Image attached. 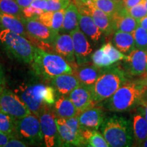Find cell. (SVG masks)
<instances>
[{"instance_id": "cell-1", "label": "cell", "mask_w": 147, "mask_h": 147, "mask_svg": "<svg viewBox=\"0 0 147 147\" xmlns=\"http://www.w3.org/2000/svg\"><path fill=\"white\" fill-rule=\"evenodd\" d=\"M144 94V89L141 80L127 81L106 100V107L110 111H128L139 105Z\"/></svg>"}, {"instance_id": "cell-2", "label": "cell", "mask_w": 147, "mask_h": 147, "mask_svg": "<svg viewBox=\"0 0 147 147\" xmlns=\"http://www.w3.org/2000/svg\"><path fill=\"white\" fill-rule=\"evenodd\" d=\"M32 67L37 74L52 79L63 74H73L70 64L59 54L46 52L40 47H35Z\"/></svg>"}, {"instance_id": "cell-3", "label": "cell", "mask_w": 147, "mask_h": 147, "mask_svg": "<svg viewBox=\"0 0 147 147\" xmlns=\"http://www.w3.org/2000/svg\"><path fill=\"white\" fill-rule=\"evenodd\" d=\"M101 130L110 146L128 147L133 144V128L124 117L114 115L104 119Z\"/></svg>"}, {"instance_id": "cell-4", "label": "cell", "mask_w": 147, "mask_h": 147, "mask_svg": "<svg viewBox=\"0 0 147 147\" xmlns=\"http://www.w3.org/2000/svg\"><path fill=\"white\" fill-rule=\"evenodd\" d=\"M127 81L125 71L117 66L106 67L96 82L91 86L94 102L106 100Z\"/></svg>"}, {"instance_id": "cell-5", "label": "cell", "mask_w": 147, "mask_h": 147, "mask_svg": "<svg viewBox=\"0 0 147 147\" xmlns=\"http://www.w3.org/2000/svg\"><path fill=\"white\" fill-rule=\"evenodd\" d=\"M16 92L32 113L38 117L46 106L55 103V89L50 86L42 84L20 86Z\"/></svg>"}, {"instance_id": "cell-6", "label": "cell", "mask_w": 147, "mask_h": 147, "mask_svg": "<svg viewBox=\"0 0 147 147\" xmlns=\"http://www.w3.org/2000/svg\"><path fill=\"white\" fill-rule=\"evenodd\" d=\"M0 42L11 55L20 61L32 63L35 47L28 38L8 29L0 31Z\"/></svg>"}, {"instance_id": "cell-7", "label": "cell", "mask_w": 147, "mask_h": 147, "mask_svg": "<svg viewBox=\"0 0 147 147\" xmlns=\"http://www.w3.org/2000/svg\"><path fill=\"white\" fill-rule=\"evenodd\" d=\"M0 110L16 120L32 113L21 97L6 89H3L0 93Z\"/></svg>"}, {"instance_id": "cell-8", "label": "cell", "mask_w": 147, "mask_h": 147, "mask_svg": "<svg viewBox=\"0 0 147 147\" xmlns=\"http://www.w3.org/2000/svg\"><path fill=\"white\" fill-rule=\"evenodd\" d=\"M16 128L19 136L31 142L38 143L44 140L39 117L34 113L29 114L17 120Z\"/></svg>"}, {"instance_id": "cell-9", "label": "cell", "mask_w": 147, "mask_h": 147, "mask_svg": "<svg viewBox=\"0 0 147 147\" xmlns=\"http://www.w3.org/2000/svg\"><path fill=\"white\" fill-rule=\"evenodd\" d=\"M56 115L46 106L40 114L39 119L44 142L46 146H59V140L56 123Z\"/></svg>"}, {"instance_id": "cell-10", "label": "cell", "mask_w": 147, "mask_h": 147, "mask_svg": "<svg viewBox=\"0 0 147 147\" xmlns=\"http://www.w3.org/2000/svg\"><path fill=\"white\" fill-rule=\"evenodd\" d=\"M30 39L36 40L45 45H53L59 33L49 28L36 18H22Z\"/></svg>"}, {"instance_id": "cell-11", "label": "cell", "mask_w": 147, "mask_h": 147, "mask_svg": "<svg viewBox=\"0 0 147 147\" xmlns=\"http://www.w3.org/2000/svg\"><path fill=\"white\" fill-rule=\"evenodd\" d=\"M75 4L78 8L84 10L93 18L97 27L103 33L110 34L115 31L113 18L109 14L96 8L92 3L84 2L82 0H75Z\"/></svg>"}, {"instance_id": "cell-12", "label": "cell", "mask_w": 147, "mask_h": 147, "mask_svg": "<svg viewBox=\"0 0 147 147\" xmlns=\"http://www.w3.org/2000/svg\"><path fill=\"white\" fill-rule=\"evenodd\" d=\"M56 123L59 140V146H82L85 143L81 133L71 129L65 119L56 117Z\"/></svg>"}, {"instance_id": "cell-13", "label": "cell", "mask_w": 147, "mask_h": 147, "mask_svg": "<svg viewBox=\"0 0 147 147\" xmlns=\"http://www.w3.org/2000/svg\"><path fill=\"white\" fill-rule=\"evenodd\" d=\"M70 35L73 40L76 63L78 65L85 64L93 51L87 36L79 27L72 31L70 33Z\"/></svg>"}, {"instance_id": "cell-14", "label": "cell", "mask_w": 147, "mask_h": 147, "mask_svg": "<svg viewBox=\"0 0 147 147\" xmlns=\"http://www.w3.org/2000/svg\"><path fill=\"white\" fill-rule=\"evenodd\" d=\"M68 97L76 106L78 114L96 104L93 100L91 87L82 84H80V85L70 92L68 94Z\"/></svg>"}, {"instance_id": "cell-15", "label": "cell", "mask_w": 147, "mask_h": 147, "mask_svg": "<svg viewBox=\"0 0 147 147\" xmlns=\"http://www.w3.org/2000/svg\"><path fill=\"white\" fill-rule=\"evenodd\" d=\"M79 123L82 129H98L104 121V115L102 108L91 106L78 115Z\"/></svg>"}, {"instance_id": "cell-16", "label": "cell", "mask_w": 147, "mask_h": 147, "mask_svg": "<svg viewBox=\"0 0 147 147\" xmlns=\"http://www.w3.org/2000/svg\"><path fill=\"white\" fill-rule=\"evenodd\" d=\"M127 63L129 73L133 76H142L146 74L147 67L146 51L134 49L127 55L125 60Z\"/></svg>"}, {"instance_id": "cell-17", "label": "cell", "mask_w": 147, "mask_h": 147, "mask_svg": "<svg viewBox=\"0 0 147 147\" xmlns=\"http://www.w3.org/2000/svg\"><path fill=\"white\" fill-rule=\"evenodd\" d=\"M53 47L56 53L65 59L69 63H75L76 57L70 34H58L53 43Z\"/></svg>"}, {"instance_id": "cell-18", "label": "cell", "mask_w": 147, "mask_h": 147, "mask_svg": "<svg viewBox=\"0 0 147 147\" xmlns=\"http://www.w3.org/2000/svg\"><path fill=\"white\" fill-rule=\"evenodd\" d=\"M104 67H97L95 65H78L75 66L73 74L77 77L80 84L91 87L102 74Z\"/></svg>"}, {"instance_id": "cell-19", "label": "cell", "mask_w": 147, "mask_h": 147, "mask_svg": "<svg viewBox=\"0 0 147 147\" xmlns=\"http://www.w3.org/2000/svg\"><path fill=\"white\" fill-rule=\"evenodd\" d=\"M78 9V24L80 29L92 41L94 42H98L103 32L97 27L94 20L89 14L81 9Z\"/></svg>"}, {"instance_id": "cell-20", "label": "cell", "mask_w": 147, "mask_h": 147, "mask_svg": "<svg viewBox=\"0 0 147 147\" xmlns=\"http://www.w3.org/2000/svg\"><path fill=\"white\" fill-rule=\"evenodd\" d=\"M51 84L60 94L68 95L80 83L74 74H63L53 78Z\"/></svg>"}, {"instance_id": "cell-21", "label": "cell", "mask_w": 147, "mask_h": 147, "mask_svg": "<svg viewBox=\"0 0 147 147\" xmlns=\"http://www.w3.org/2000/svg\"><path fill=\"white\" fill-rule=\"evenodd\" d=\"M112 18L113 20L114 29L116 32L132 34L139 25L138 21L127 13L125 8L113 15Z\"/></svg>"}, {"instance_id": "cell-22", "label": "cell", "mask_w": 147, "mask_h": 147, "mask_svg": "<svg viewBox=\"0 0 147 147\" xmlns=\"http://www.w3.org/2000/svg\"><path fill=\"white\" fill-rule=\"evenodd\" d=\"M0 27L21 34L29 40L30 39V36L27 32L22 18L16 16L3 13L0 11Z\"/></svg>"}, {"instance_id": "cell-23", "label": "cell", "mask_w": 147, "mask_h": 147, "mask_svg": "<svg viewBox=\"0 0 147 147\" xmlns=\"http://www.w3.org/2000/svg\"><path fill=\"white\" fill-rule=\"evenodd\" d=\"M65 9L58 11H48L38 16L36 18L57 33H59L63 25Z\"/></svg>"}, {"instance_id": "cell-24", "label": "cell", "mask_w": 147, "mask_h": 147, "mask_svg": "<svg viewBox=\"0 0 147 147\" xmlns=\"http://www.w3.org/2000/svg\"><path fill=\"white\" fill-rule=\"evenodd\" d=\"M79 27L78 9L75 3H70L65 9V14L61 32L70 34Z\"/></svg>"}, {"instance_id": "cell-25", "label": "cell", "mask_w": 147, "mask_h": 147, "mask_svg": "<svg viewBox=\"0 0 147 147\" xmlns=\"http://www.w3.org/2000/svg\"><path fill=\"white\" fill-rule=\"evenodd\" d=\"M55 111L59 118L69 119L78 115V111L70 99L65 96H61L55 102Z\"/></svg>"}, {"instance_id": "cell-26", "label": "cell", "mask_w": 147, "mask_h": 147, "mask_svg": "<svg viewBox=\"0 0 147 147\" xmlns=\"http://www.w3.org/2000/svg\"><path fill=\"white\" fill-rule=\"evenodd\" d=\"M113 45L123 53H130L135 49L133 34L123 32H116L113 39Z\"/></svg>"}, {"instance_id": "cell-27", "label": "cell", "mask_w": 147, "mask_h": 147, "mask_svg": "<svg viewBox=\"0 0 147 147\" xmlns=\"http://www.w3.org/2000/svg\"><path fill=\"white\" fill-rule=\"evenodd\" d=\"M84 2L91 3L96 8L113 16L124 8L122 1L117 0H82Z\"/></svg>"}, {"instance_id": "cell-28", "label": "cell", "mask_w": 147, "mask_h": 147, "mask_svg": "<svg viewBox=\"0 0 147 147\" xmlns=\"http://www.w3.org/2000/svg\"><path fill=\"white\" fill-rule=\"evenodd\" d=\"M82 136L83 138L85 146L91 147H109L107 141L102 134L97 129H82Z\"/></svg>"}, {"instance_id": "cell-29", "label": "cell", "mask_w": 147, "mask_h": 147, "mask_svg": "<svg viewBox=\"0 0 147 147\" xmlns=\"http://www.w3.org/2000/svg\"><path fill=\"white\" fill-rule=\"evenodd\" d=\"M133 131L137 144L141 146L147 138V121L142 114L134 117Z\"/></svg>"}, {"instance_id": "cell-30", "label": "cell", "mask_w": 147, "mask_h": 147, "mask_svg": "<svg viewBox=\"0 0 147 147\" xmlns=\"http://www.w3.org/2000/svg\"><path fill=\"white\" fill-rule=\"evenodd\" d=\"M16 119L0 110V131L12 138L19 136L16 128Z\"/></svg>"}, {"instance_id": "cell-31", "label": "cell", "mask_w": 147, "mask_h": 147, "mask_svg": "<svg viewBox=\"0 0 147 147\" xmlns=\"http://www.w3.org/2000/svg\"><path fill=\"white\" fill-rule=\"evenodd\" d=\"M0 11L21 18L24 17L23 10L15 0H0Z\"/></svg>"}, {"instance_id": "cell-32", "label": "cell", "mask_w": 147, "mask_h": 147, "mask_svg": "<svg viewBox=\"0 0 147 147\" xmlns=\"http://www.w3.org/2000/svg\"><path fill=\"white\" fill-rule=\"evenodd\" d=\"M132 34L134 38L135 49L147 52V30L138 25Z\"/></svg>"}, {"instance_id": "cell-33", "label": "cell", "mask_w": 147, "mask_h": 147, "mask_svg": "<svg viewBox=\"0 0 147 147\" xmlns=\"http://www.w3.org/2000/svg\"><path fill=\"white\" fill-rule=\"evenodd\" d=\"M91 59L94 65L100 67H109L113 64V61L108 57L102 48H100L94 52L91 56Z\"/></svg>"}, {"instance_id": "cell-34", "label": "cell", "mask_w": 147, "mask_h": 147, "mask_svg": "<svg viewBox=\"0 0 147 147\" xmlns=\"http://www.w3.org/2000/svg\"><path fill=\"white\" fill-rule=\"evenodd\" d=\"M102 48L104 52L106 53V54L108 55V57L111 59L113 63L121 60L125 61L127 59V55H125L123 53L119 51L115 46L110 42L103 45Z\"/></svg>"}, {"instance_id": "cell-35", "label": "cell", "mask_w": 147, "mask_h": 147, "mask_svg": "<svg viewBox=\"0 0 147 147\" xmlns=\"http://www.w3.org/2000/svg\"><path fill=\"white\" fill-rule=\"evenodd\" d=\"M126 12L128 14H129L138 21L147 16V9L145 6L144 2L134 5L129 9H126Z\"/></svg>"}, {"instance_id": "cell-36", "label": "cell", "mask_w": 147, "mask_h": 147, "mask_svg": "<svg viewBox=\"0 0 147 147\" xmlns=\"http://www.w3.org/2000/svg\"><path fill=\"white\" fill-rule=\"evenodd\" d=\"M69 3L70 0H47V7L45 12L65 9Z\"/></svg>"}, {"instance_id": "cell-37", "label": "cell", "mask_w": 147, "mask_h": 147, "mask_svg": "<svg viewBox=\"0 0 147 147\" xmlns=\"http://www.w3.org/2000/svg\"><path fill=\"white\" fill-rule=\"evenodd\" d=\"M44 11L40 9L34 8V7L29 6L23 9V14L25 18H37L38 16L42 14Z\"/></svg>"}, {"instance_id": "cell-38", "label": "cell", "mask_w": 147, "mask_h": 147, "mask_svg": "<svg viewBox=\"0 0 147 147\" xmlns=\"http://www.w3.org/2000/svg\"><path fill=\"white\" fill-rule=\"evenodd\" d=\"M27 146L25 142L17 139V138H11L6 143L5 147H25Z\"/></svg>"}, {"instance_id": "cell-39", "label": "cell", "mask_w": 147, "mask_h": 147, "mask_svg": "<svg viewBox=\"0 0 147 147\" xmlns=\"http://www.w3.org/2000/svg\"><path fill=\"white\" fill-rule=\"evenodd\" d=\"M30 5L45 12L47 7V0H35Z\"/></svg>"}, {"instance_id": "cell-40", "label": "cell", "mask_w": 147, "mask_h": 147, "mask_svg": "<svg viewBox=\"0 0 147 147\" xmlns=\"http://www.w3.org/2000/svg\"><path fill=\"white\" fill-rule=\"evenodd\" d=\"M122 4L125 9H129L134 5L144 2V0H121Z\"/></svg>"}, {"instance_id": "cell-41", "label": "cell", "mask_w": 147, "mask_h": 147, "mask_svg": "<svg viewBox=\"0 0 147 147\" xmlns=\"http://www.w3.org/2000/svg\"><path fill=\"white\" fill-rule=\"evenodd\" d=\"M5 86V78L2 66L0 64V93L4 89Z\"/></svg>"}, {"instance_id": "cell-42", "label": "cell", "mask_w": 147, "mask_h": 147, "mask_svg": "<svg viewBox=\"0 0 147 147\" xmlns=\"http://www.w3.org/2000/svg\"><path fill=\"white\" fill-rule=\"evenodd\" d=\"M12 137H10V136L0 131V147H5L6 143Z\"/></svg>"}, {"instance_id": "cell-43", "label": "cell", "mask_w": 147, "mask_h": 147, "mask_svg": "<svg viewBox=\"0 0 147 147\" xmlns=\"http://www.w3.org/2000/svg\"><path fill=\"white\" fill-rule=\"evenodd\" d=\"M15 1L18 3V5L22 8V10H23V8L29 6L35 0H15Z\"/></svg>"}, {"instance_id": "cell-44", "label": "cell", "mask_w": 147, "mask_h": 147, "mask_svg": "<svg viewBox=\"0 0 147 147\" xmlns=\"http://www.w3.org/2000/svg\"><path fill=\"white\" fill-rule=\"evenodd\" d=\"M138 24L140 26H141L146 29V30H147V16L138 20Z\"/></svg>"}, {"instance_id": "cell-45", "label": "cell", "mask_w": 147, "mask_h": 147, "mask_svg": "<svg viewBox=\"0 0 147 147\" xmlns=\"http://www.w3.org/2000/svg\"><path fill=\"white\" fill-rule=\"evenodd\" d=\"M141 81H142L143 87H144V93H147V74H146V76H145L142 80H141Z\"/></svg>"}, {"instance_id": "cell-46", "label": "cell", "mask_w": 147, "mask_h": 147, "mask_svg": "<svg viewBox=\"0 0 147 147\" xmlns=\"http://www.w3.org/2000/svg\"><path fill=\"white\" fill-rule=\"evenodd\" d=\"M141 146H144V147H147V138H146V140L144 141V142L142 143V144H141Z\"/></svg>"}, {"instance_id": "cell-47", "label": "cell", "mask_w": 147, "mask_h": 147, "mask_svg": "<svg viewBox=\"0 0 147 147\" xmlns=\"http://www.w3.org/2000/svg\"><path fill=\"white\" fill-rule=\"evenodd\" d=\"M144 4H145V6H146V8L147 9V0H144Z\"/></svg>"}, {"instance_id": "cell-48", "label": "cell", "mask_w": 147, "mask_h": 147, "mask_svg": "<svg viewBox=\"0 0 147 147\" xmlns=\"http://www.w3.org/2000/svg\"><path fill=\"white\" fill-rule=\"evenodd\" d=\"M146 74H147V67H146Z\"/></svg>"}, {"instance_id": "cell-49", "label": "cell", "mask_w": 147, "mask_h": 147, "mask_svg": "<svg viewBox=\"0 0 147 147\" xmlns=\"http://www.w3.org/2000/svg\"><path fill=\"white\" fill-rule=\"evenodd\" d=\"M117 1H120V0H117Z\"/></svg>"}]
</instances>
